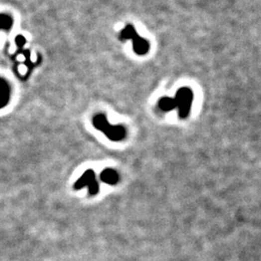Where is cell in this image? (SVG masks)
Here are the masks:
<instances>
[{
  "label": "cell",
  "mask_w": 261,
  "mask_h": 261,
  "mask_svg": "<svg viewBox=\"0 0 261 261\" xmlns=\"http://www.w3.org/2000/svg\"><path fill=\"white\" fill-rule=\"evenodd\" d=\"M93 126L101 130L112 141H121L127 135V130L123 125H112L105 114H98L93 117Z\"/></svg>",
  "instance_id": "obj_1"
},
{
  "label": "cell",
  "mask_w": 261,
  "mask_h": 261,
  "mask_svg": "<svg viewBox=\"0 0 261 261\" xmlns=\"http://www.w3.org/2000/svg\"><path fill=\"white\" fill-rule=\"evenodd\" d=\"M119 39L121 41L131 40L133 51L138 55H145L150 49V45L146 39L141 38L132 24H127L119 34Z\"/></svg>",
  "instance_id": "obj_2"
},
{
  "label": "cell",
  "mask_w": 261,
  "mask_h": 261,
  "mask_svg": "<svg viewBox=\"0 0 261 261\" xmlns=\"http://www.w3.org/2000/svg\"><path fill=\"white\" fill-rule=\"evenodd\" d=\"M174 99L175 108L178 110V115L181 119H185L191 113L194 93L189 87H181L176 92Z\"/></svg>",
  "instance_id": "obj_3"
},
{
  "label": "cell",
  "mask_w": 261,
  "mask_h": 261,
  "mask_svg": "<svg viewBox=\"0 0 261 261\" xmlns=\"http://www.w3.org/2000/svg\"><path fill=\"white\" fill-rule=\"evenodd\" d=\"M83 187H87L88 194L95 196L99 193V183L96 180V174L94 170L87 169L82 176L74 184L75 190H81Z\"/></svg>",
  "instance_id": "obj_4"
},
{
  "label": "cell",
  "mask_w": 261,
  "mask_h": 261,
  "mask_svg": "<svg viewBox=\"0 0 261 261\" xmlns=\"http://www.w3.org/2000/svg\"><path fill=\"white\" fill-rule=\"evenodd\" d=\"M11 95V88L5 79L0 78V109L6 107L9 103Z\"/></svg>",
  "instance_id": "obj_5"
},
{
  "label": "cell",
  "mask_w": 261,
  "mask_h": 261,
  "mask_svg": "<svg viewBox=\"0 0 261 261\" xmlns=\"http://www.w3.org/2000/svg\"><path fill=\"white\" fill-rule=\"evenodd\" d=\"M100 178L104 183L115 186L119 182V174L115 169L106 168L101 172Z\"/></svg>",
  "instance_id": "obj_6"
},
{
  "label": "cell",
  "mask_w": 261,
  "mask_h": 261,
  "mask_svg": "<svg viewBox=\"0 0 261 261\" xmlns=\"http://www.w3.org/2000/svg\"><path fill=\"white\" fill-rule=\"evenodd\" d=\"M158 106L160 110L164 113H168L176 109L174 99L170 98V97H162L158 102Z\"/></svg>",
  "instance_id": "obj_7"
},
{
  "label": "cell",
  "mask_w": 261,
  "mask_h": 261,
  "mask_svg": "<svg viewBox=\"0 0 261 261\" xmlns=\"http://www.w3.org/2000/svg\"><path fill=\"white\" fill-rule=\"evenodd\" d=\"M13 17L6 14H0V30H10L13 27Z\"/></svg>",
  "instance_id": "obj_8"
}]
</instances>
